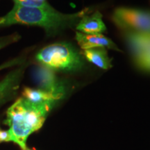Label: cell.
<instances>
[{
    "label": "cell",
    "mask_w": 150,
    "mask_h": 150,
    "mask_svg": "<svg viewBox=\"0 0 150 150\" xmlns=\"http://www.w3.org/2000/svg\"><path fill=\"white\" fill-rule=\"evenodd\" d=\"M92 10L85 8L73 14L61 13L50 5L44 8H30L15 4L6 16L0 18V28L14 24L42 27L47 35H54L76 26L84 16Z\"/></svg>",
    "instance_id": "cell-1"
},
{
    "label": "cell",
    "mask_w": 150,
    "mask_h": 150,
    "mask_svg": "<svg viewBox=\"0 0 150 150\" xmlns=\"http://www.w3.org/2000/svg\"><path fill=\"white\" fill-rule=\"evenodd\" d=\"M54 103H33L22 97L11 105L4 122L9 127L11 141L18 144L22 150H27L28 137L42 127Z\"/></svg>",
    "instance_id": "cell-2"
},
{
    "label": "cell",
    "mask_w": 150,
    "mask_h": 150,
    "mask_svg": "<svg viewBox=\"0 0 150 150\" xmlns=\"http://www.w3.org/2000/svg\"><path fill=\"white\" fill-rule=\"evenodd\" d=\"M35 59L41 65L52 70L73 72L83 67V56L70 43L60 42L40 50Z\"/></svg>",
    "instance_id": "cell-3"
},
{
    "label": "cell",
    "mask_w": 150,
    "mask_h": 150,
    "mask_svg": "<svg viewBox=\"0 0 150 150\" xmlns=\"http://www.w3.org/2000/svg\"><path fill=\"white\" fill-rule=\"evenodd\" d=\"M112 20L123 31L150 35V11L120 7L114 11Z\"/></svg>",
    "instance_id": "cell-4"
},
{
    "label": "cell",
    "mask_w": 150,
    "mask_h": 150,
    "mask_svg": "<svg viewBox=\"0 0 150 150\" xmlns=\"http://www.w3.org/2000/svg\"><path fill=\"white\" fill-rule=\"evenodd\" d=\"M32 76L39 89L53 94L59 99L65 95V84L58 79L53 70L40 65L33 69Z\"/></svg>",
    "instance_id": "cell-5"
},
{
    "label": "cell",
    "mask_w": 150,
    "mask_h": 150,
    "mask_svg": "<svg viewBox=\"0 0 150 150\" xmlns=\"http://www.w3.org/2000/svg\"><path fill=\"white\" fill-rule=\"evenodd\" d=\"M76 40L82 50H90L94 48H108L119 51V48L110 38L99 34H86L79 31L76 32Z\"/></svg>",
    "instance_id": "cell-6"
},
{
    "label": "cell",
    "mask_w": 150,
    "mask_h": 150,
    "mask_svg": "<svg viewBox=\"0 0 150 150\" xmlns=\"http://www.w3.org/2000/svg\"><path fill=\"white\" fill-rule=\"evenodd\" d=\"M76 30L86 34H99L106 31L102 20V15L96 11L93 14H87L80 20L76 26Z\"/></svg>",
    "instance_id": "cell-7"
},
{
    "label": "cell",
    "mask_w": 150,
    "mask_h": 150,
    "mask_svg": "<svg viewBox=\"0 0 150 150\" xmlns=\"http://www.w3.org/2000/svg\"><path fill=\"white\" fill-rule=\"evenodd\" d=\"M24 69L25 66H22L17 70H13L0 81V103L5 100L15 90L18 88Z\"/></svg>",
    "instance_id": "cell-8"
},
{
    "label": "cell",
    "mask_w": 150,
    "mask_h": 150,
    "mask_svg": "<svg viewBox=\"0 0 150 150\" xmlns=\"http://www.w3.org/2000/svg\"><path fill=\"white\" fill-rule=\"evenodd\" d=\"M82 56L88 61L103 70H108L112 67L111 59L108 57L106 49L104 47L83 50Z\"/></svg>",
    "instance_id": "cell-9"
},
{
    "label": "cell",
    "mask_w": 150,
    "mask_h": 150,
    "mask_svg": "<svg viewBox=\"0 0 150 150\" xmlns=\"http://www.w3.org/2000/svg\"><path fill=\"white\" fill-rule=\"evenodd\" d=\"M23 98L33 103H42L45 102H54L59 98L53 94L48 93L41 89H33L31 88H24L22 91Z\"/></svg>",
    "instance_id": "cell-10"
},
{
    "label": "cell",
    "mask_w": 150,
    "mask_h": 150,
    "mask_svg": "<svg viewBox=\"0 0 150 150\" xmlns=\"http://www.w3.org/2000/svg\"><path fill=\"white\" fill-rule=\"evenodd\" d=\"M11 138L9 134L8 130H1L0 129V142H11Z\"/></svg>",
    "instance_id": "cell-11"
},
{
    "label": "cell",
    "mask_w": 150,
    "mask_h": 150,
    "mask_svg": "<svg viewBox=\"0 0 150 150\" xmlns=\"http://www.w3.org/2000/svg\"><path fill=\"white\" fill-rule=\"evenodd\" d=\"M13 37H11L10 38L6 39L4 40L1 41V42H0V50H1V49H3L4 47H5L6 46L10 44L11 42H13Z\"/></svg>",
    "instance_id": "cell-12"
},
{
    "label": "cell",
    "mask_w": 150,
    "mask_h": 150,
    "mask_svg": "<svg viewBox=\"0 0 150 150\" xmlns=\"http://www.w3.org/2000/svg\"><path fill=\"white\" fill-rule=\"evenodd\" d=\"M13 1L15 2V4H18V5L22 6L24 3H25V1H27V0H13Z\"/></svg>",
    "instance_id": "cell-13"
},
{
    "label": "cell",
    "mask_w": 150,
    "mask_h": 150,
    "mask_svg": "<svg viewBox=\"0 0 150 150\" xmlns=\"http://www.w3.org/2000/svg\"><path fill=\"white\" fill-rule=\"evenodd\" d=\"M12 63H13V62H10V63H6V64L2 65L1 67H0V70H1V69H3V68H5V67H8L9 66H11V65H12Z\"/></svg>",
    "instance_id": "cell-14"
},
{
    "label": "cell",
    "mask_w": 150,
    "mask_h": 150,
    "mask_svg": "<svg viewBox=\"0 0 150 150\" xmlns=\"http://www.w3.org/2000/svg\"><path fill=\"white\" fill-rule=\"evenodd\" d=\"M39 1H47L46 0H39Z\"/></svg>",
    "instance_id": "cell-15"
},
{
    "label": "cell",
    "mask_w": 150,
    "mask_h": 150,
    "mask_svg": "<svg viewBox=\"0 0 150 150\" xmlns=\"http://www.w3.org/2000/svg\"><path fill=\"white\" fill-rule=\"evenodd\" d=\"M27 150H31V149H27Z\"/></svg>",
    "instance_id": "cell-16"
}]
</instances>
